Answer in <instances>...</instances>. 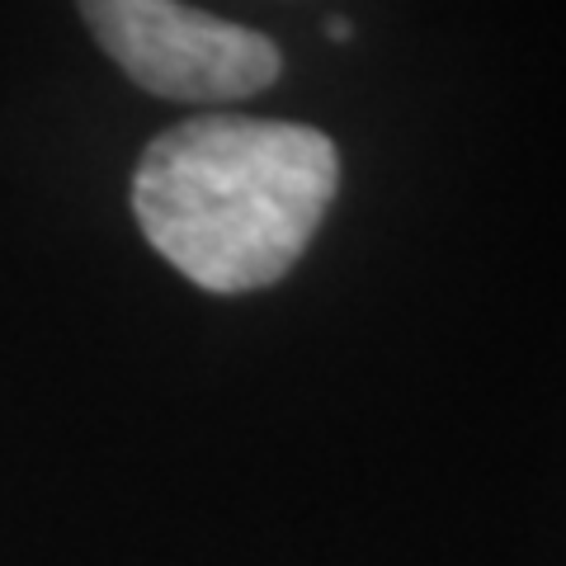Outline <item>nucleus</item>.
Segmentation results:
<instances>
[{"instance_id": "obj_1", "label": "nucleus", "mask_w": 566, "mask_h": 566, "mask_svg": "<svg viewBox=\"0 0 566 566\" xmlns=\"http://www.w3.org/2000/svg\"><path fill=\"white\" fill-rule=\"evenodd\" d=\"M340 189L322 128L199 114L156 133L133 170L151 251L208 293H255L293 270Z\"/></svg>"}, {"instance_id": "obj_2", "label": "nucleus", "mask_w": 566, "mask_h": 566, "mask_svg": "<svg viewBox=\"0 0 566 566\" xmlns=\"http://www.w3.org/2000/svg\"><path fill=\"white\" fill-rule=\"evenodd\" d=\"M85 29L147 95L232 104L279 81L283 57L260 29L218 20L180 0H76Z\"/></svg>"}, {"instance_id": "obj_3", "label": "nucleus", "mask_w": 566, "mask_h": 566, "mask_svg": "<svg viewBox=\"0 0 566 566\" xmlns=\"http://www.w3.org/2000/svg\"><path fill=\"white\" fill-rule=\"evenodd\" d=\"M331 39L345 43V39H349V24H345V20H331Z\"/></svg>"}]
</instances>
